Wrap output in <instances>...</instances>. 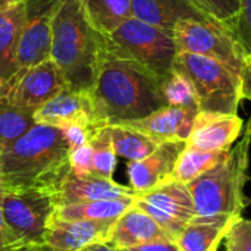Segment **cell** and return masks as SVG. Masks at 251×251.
Returning <instances> with one entry per match:
<instances>
[{
  "label": "cell",
  "mask_w": 251,
  "mask_h": 251,
  "mask_svg": "<svg viewBox=\"0 0 251 251\" xmlns=\"http://www.w3.org/2000/svg\"><path fill=\"white\" fill-rule=\"evenodd\" d=\"M106 54V40L88 21L78 0H59L51 24L50 59L68 90L90 93Z\"/></svg>",
  "instance_id": "3957f363"
},
{
  "label": "cell",
  "mask_w": 251,
  "mask_h": 251,
  "mask_svg": "<svg viewBox=\"0 0 251 251\" xmlns=\"http://www.w3.org/2000/svg\"><path fill=\"white\" fill-rule=\"evenodd\" d=\"M125 251H181L176 241L174 240H159V241H153V243H147V244H141L137 247H132L129 250Z\"/></svg>",
  "instance_id": "836d02e7"
},
{
  "label": "cell",
  "mask_w": 251,
  "mask_h": 251,
  "mask_svg": "<svg viewBox=\"0 0 251 251\" xmlns=\"http://www.w3.org/2000/svg\"><path fill=\"white\" fill-rule=\"evenodd\" d=\"M187 141H168L159 144L147 157L129 162V187L135 193H147L163 184L172 182L175 166Z\"/></svg>",
  "instance_id": "7c38bea8"
},
{
  "label": "cell",
  "mask_w": 251,
  "mask_h": 251,
  "mask_svg": "<svg viewBox=\"0 0 251 251\" xmlns=\"http://www.w3.org/2000/svg\"><path fill=\"white\" fill-rule=\"evenodd\" d=\"M3 197L4 191L0 190V251H4L3 247V235H4V219H3Z\"/></svg>",
  "instance_id": "8d00e7d4"
},
{
  "label": "cell",
  "mask_w": 251,
  "mask_h": 251,
  "mask_svg": "<svg viewBox=\"0 0 251 251\" xmlns=\"http://www.w3.org/2000/svg\"><path fill=\"white\" fill-rule=\"evenodd\" d=\"M226 251H251V221L238 216L224 238Z\"/></svg>",
  "instance_id": "f546056e"
},
{
  "label": "cell",
  "mask_w": 251,
  "mask_h": 251,
  "mask_svg": "<svg viewBox=\"0 0 251 251\" xmlns=\"http://www.w3.org/2000/svg\"><path fill=\"white\" fill-rule=\"evenodd\" d=\"M88 143L93 150V175L106 179H113V172L116 168V154L112 146L107 126L94 129L90 135Z\"/></svg>",
  "instance_id": "4316f807"
},
{
  "label": "cell",
  "mask_w": 251,
  "mask_h": 251,
  "mask_svg": "<svg viewBox=\"0 0 251 251\" xmlns=\"http://www.w3.org/2000/svg\"><path fill=\"white\" fill-rule=\"evenodd\" d=\"M26 0H0V4H6V3H24Z\"/></svg>",
  "instance_id": "74e56055"
},
{
  "label": "cell",
  "mask_w": 251,
  "mask_h": 251,
  "mask_svg": "<svg viewBox=\"0 0 251 251\" xmlns=\"http://www.w3.org/2000/svg\"><path fill=\"white\" fill-rule=\"evenodd\" d=\"M34 125V109L15 107L0 99V154L25 135Z\"/></svg>",
  "instance_id": "484cf974"
},
{
  "label": "cell",
  "mask_w": 251,
  "mask_h": 251,
  "mask_svg": "<svg viewBox=\"0 0 251 251\" xmlns=\"http://www.w3.org/2000/svg\"><path fill=\"white\" fill-rule=\"evenodd\" d=\"M25 22L18 47V72H24L47 59L51 49V24L59 0H26Z\"/></svg>",
  "instance_id": "8fae6325"
},
{
  "label": "cell",
  "mask_w": 251,
  "mask_h": 251,
  "mask_svg": "<svg viewBox=\"0 0 251 251\" xmlns=\"http://www.w3.org/2000/svg\"><path fill=\"white\" fill-rule=\"evenodd\" d=\"M54 210L56 203L50 193H4V251H25L46 246V231Z\"/></svg>",
  "instance_id": "52a82bcc"
},
{
  "label": "cell",
  "mask_w": 251,
  "mask_h": 251,
  "mask_svg": "<svg viewBox=\"0 0 251 251\" xmlns=\"http://www.w3.org/2000/svg\"><path fill=\"white\" fill-rule=\"evenodd\" d=\"M162 91L168 106H178L200 112L197 93L191 81L179 71L172 69L162 81Z\"/></svg>",
  "instance_id": "83f0119b"
},
{
  "label": "cell",
  "mask_w": 251,
  "mask_h": 251,
  "mask_svg": "<svg viewBox=\"0 0 251 251\" xmlns=\"http://www.w3.org/2000/svg\"><path fill=\"white\" fill-rule=\"evenodd\" d=\"M159 240L172 238L144 210L132 204L116 221L107 243L118 250H129L132 247Z\"/></svg>",
  "instance_id": "d6986e66"
},
{
  "label": "cell",
  "mask_w": 251,
  "mask_h": 251,
  "mask_svg": "<svg viewBox=\"0 0 251 251\" xmlns=\"http://www.w3.org/2000/svg\"><path fill=\"white\" fill-rule=\"evenodd\" d=\"M69 166H71V172L76 175L93 174V150H91L90 143L71 151Z\"/></svg>",
  "instance_id": "1f68e13d"
},
{
  "label": "cell",
  "mask_w": 251,
  "mask_h": 251,
  "mask_svg": "<svg viewBox=\"0 0 251 251\" xmlns=\"http://www.w3.org/2000/svg\"><path fill=\"white\" fill-rule=\"evenodd\" d=\"M200 12L228 28L235 22L241 3L240 0H190Z\"/></svg>",
  "instance_id": "f1b7e54d"
},
{
  "label": "cell",
  "mask_w": 251,
  "mask_h": 251,
  "mask_svg": "<svg viewBox=\"0 0 251 251\" xmlns=\"http://www.w3.org/2000/svg\"><path fill=\"white\" fill-rule=\"evenodd\" d=\"M226 151H204L191 146H185L182 153L178 157L175 172L172 176V181H178L182 184H190L209 169H212L215 165H218L224 157Z\"/></svg>",
  "instance_id": "d4e9b609"
},
{
  "label": "cell",
  "mask_w": 251,
  "mask_h": 251,
  "mask_svg": "<svg viewBox=\"0 0 251 251\" xmlns=\"http://www.w3.org/2000/svg\"><path fill=\"white\" fill-rule=\"evenodd\" d=\"M35 124L66 128L71 125H82L88 128H101L96 124L94 109L88 93L63 90L50 101L34 110Z\"/></svg>",
  "instance_id": "9a60e30c"
},
{
  "label": "cell",
  "mask_w": 251,
  "mask_h": 251,
  "mask_svg": "<svg viewBox=\"0 0 251 251\" xmlns=\"http://www.w3.org/2000/svg\"><path fill=\"white\" fill-rule=\"evenodd\" d=\"M137 193L131 187L116 184L113 179L100 178L97 175H76L68 172L60 181L59 187L53 193V199L57 206L78 204L97 200H115L135 197Z\"/></svg>",
  "instance_id": "4fadbf2b"
},
{
  "label": "cell",
  "mask_w": 251,
  "mask_h": 251,
  "mask_svg": "<svg viewBox=\"0 0 251 251\" xmlns=\"http://www.w3.org/2000/svg\"><path fill=\"white\" fill-rule=\"evenodd\" d=\"M162 81L141 65L106 51L96 84L88 93L96 124L125 125L168 106Z\"/></svg>",
  "instance_id": "6da1fadb"
},
{
  "label": "cell",
  "mask_w": 251,
  "mask_h": 251,
  "mask_svg": "<svg viewBox=\"0 0 251 251\" xmlns=\"http://www.w3.org/2000/svg\"><path fill=\"white\" fill-rule=\"evenodd\" d=\"M116 221H60L51 216L46 246L53 251H78L94 243H107Z\"/></svg>",
  "instance_id": "2e32d148"
},
{
  "label": "cell",
  "mask_w": 251,
  "mask_h": 251,
  "mask_svg": "<svg viewBox=\"0 0 251 251\" xmlns=\"http://www.w3.org/2000/svg\"><path fill=\"white\" fill-rule=\"evenodd\" d=\"M134 199L126 197L57 206L53 216L60 221H118L134 204Z\"/></svg>",
  "instance_id": "7402d4cb"
},
{
  "label": "cell",
  "mask_w": 251,
  "mask_h": 251,
  "mask_svg": "<svg viewBox=\"0 0 251 251\" xmlns=\"http://www.w3.org/2000/svg\"><path fill=\"white\" fill-rule=\"evenodd\" d=\"M1 90H3V85H1V82H0V97H1Z\"/></svg>",
  "instance_id": "ab89813d"
},
{
  "label": "cell",
  "mask_w": 251,
  "mask_h": 251,
  "mask_svg": "<svg viewBox=\"0 0 251 251\" xmlns=\"http://www.w3.org/2000/svg\"><path fill=\"white\" fill-rule=\"evenodd\" d=\"M91 25L103 35L131 18V0H78Z\"/></svg>",
  "instance_id": "603a6c76"
},
{
  "label": "cell",
  "mask_w": 251,
  "mask_h": 251,
  "mask_svg": "<svg viewBox=\"0 0 251 251\" xmlns=\"http://www.w3.org/2000/svg\"><path fill=\"white\" fill-rule=\"evenodd\" d=\"M241 100L251 101V57H246L241 69Z\"/></svg>",
  "instance_id": "e575fe53"
},
{
  "label": "cell",
  "mask_w": 251,
  "mask_h": 251,
  "mask_svg": "<svg viewBox=\"0 0 251 251\" xmlns=\"http://www.w3.org/2000/svg\"><path fill=\"white\" fill-rule=\"evenodd\" d=\"M78 251H121L118 249H115L113 246H110L109 243H94V244H90L84 249Z\"/></svg>",
  "instance_id": "d590c367"
},
{
  "label": "cell",
  "mask_w": 251,
  "mask_h": 251,
  "mask_svg": "<svg viewBox=\"0 0 251 251\" xmlns=\"http://www.w3.org/2000/svg\"><path fill=\"white\" fill-rule=\"evenodd\" d=\"M116 157L137 162L147 157L159 146L140 131L126 125H107Z\"/></svg>",
  "instance_id": "cb8c5ba5"
},
{
  "label": "cell",
  "mask_w": 251,
  "mask_h": 251,
  "mask_svg": "<svg viewBox=\"0 0 251 251\" xmlns=\"http://www.w3.org/2000/svg\"><path fill=\"white\" fill-rule=\"evenodd\" d=\"M104 40L109 54L132 60L162 79L174 69L178 54L174 32L131 16L104 35Z\"/></svg>",
  "instance_id": "5b68a950"
},
{
  "label": "cell",
  "mask_w": 251,
  "mask_h": 251,
  "mask_svg": "<svg viewBox=\"0 0 251 251\" xmlns=\"http://www.w3.org/2000/svg\"><path fill=\"white\" fill-rule=\"evenodd\" d=\"M71 147L60 128L35 124L0 154V190L53 194L71 171Z\"/></svg>",
  "instance_id": "7a4b0ae2"
},
{
  "label": "cell",
  "mask_w": 251,
  "mask_h": 251,
  "mask_svg": "<svg viewBox=\"0 0 251 251\" xmlns=\"http://www.w3.org/2000/svg\"><path fill=\"white\" fill-rule=\"evenodd\" d=\"M174 69L193 84L200 112L238 115L241 103V75L224 63L206 56L178 51Z\"/></svg>",
  "instance_id": "8992f818"
},
{
  "label": "cell",
  "mask_w": 251,
  "mask_h": 251,
  "mask_svg": "<svg viewBox=\"0 0 251 251\" xmlns=\"http://www.w3.org/2000/svg\"><path fill=\"white\" fill-rule=\"evenodd\" d=\"M25 22V3L0 4V82L7 84L18 72V47Z\"/></svg>",
  "instance_id": "ffe728a7"
},
{
  "label": "cell",
  "mask_w": 251,
  "mask_h": 251,
  "mask_svg": "<svg viewBox=\"0 0 251 251\" xmlns=\"http://www.w3.org/2000/svg\"><path fill=\"white\" fill-rule=\"evenodd\" d=\"M251 128L212 169L187 184L197 216L238 218L247 206L244 187L249 179Z\"/></svg>",
  "instance_id": "277c9868"
},
{
  "label": "cell",
  "mask_w": 251,
  "mask_h": 251,
  "mask_svg": "<svg viewBox=\"0 0 251 251\" xmlns=\"http://www.w3.org/2000/svg\"><path fill=\"white\" fill-rule=\"evenodd\" d=\"M66 88L60 69L51 59H47L16 74L3 85L0 99L10 106L35 110Z\"/></svg>",
  "instance_id": "30bf717a"
},
{
  "label": "cell",
  "mask_w": 251,
  "mask_h": 251,
  "mask_svg": "<svg viewBox=\"0 0 251 251\" xmlns=\"http://www.w3.org/2000/svg\"><path fill=\"white\" fill-rule=\"evenodd\" d=\"M244 121L238 115L199 112L187 144L204 151H226L241 137Z\"/></svg>",
  "instance_id": "5bb4252c"
},
{
  "label": "cell",
  "mask_w": 251,
  "mask_h": 251,
  "mask_svg": "<svg viewBox=\"0 0 251 251\" xmlns=\"http://www.w3.org/2000/svg\"><path fill=\"white\" fill-rule=\"evenodd\" d=\"M241 7L235 22L229 26L246 57H251V0H240Z\"/></svg>",
  "instance_id": "4dcf8cb0"
},
{
  "label": "cell",
  "mask_w": 251,
  "mask_h": 251,
  "mask_svg": "<svg viewBox=\"0 0 251 251\" xmlns=\"http://www.w3.org/2000/svg\"><path fill=\"white\" fill-rule=\"evenodd\" d=\"M131 16L169 32L185 19H210L190 0H131Z\"/></svg>",
  "instance_id": "ac0fdd59"
},
{
  "label": "cell",
  "mask_w": 251,
  "mask_h": 251,
  "mask_svg": "<svg viewBox=\"0 0 251 251\" xmlns=\"http://www.w3.org/2000/svg\"><path fill=\"white\" fill-rule=\"evenodd\" d=\"M235 219L231 216H196L175 241L181 251H218Z\"/></svg>",
  "instance_id": "44dd1931"
},
{
  "label": "cell",
  "mask_w": 251,
  "mask_h": 251,
  "mask_svg": "<svg viewBox=\"0 0 251 251\" xmlns=\"http://www.w3.org/2000/svg\"><path fill=\"white\" fill-rule=\"evenodd\" d=\"M197 113L199 112L193 109L165 106L143 119L125 125L140 131L156 144L168 141H187Z\"/></svg>",
  "instance_id": "e0dca14e"
},
{
  "label": "cell",
  "mask_w": 251,
  "mask_h": 251,
  "mask_svg": "<svg viewBox=\"0 0 251 251\" xmlns=\"http://www.w3.org/2000/svg\"><path fill=\"white\" fill-rule=\"evenodd\" d=\"M134 204L144 210L172 238L176 240L188 222L197 216L187 184L172 181L147 193H137Z\"/></svg>",
  "instance_id": "9c48e42d"
},
{
  "label": "cell",
  "mask_w": 251,
  "mask_h": 251,
  "mask_svg": "<svg viewBox=\"0 0 251 251\" xmlns=\"http://www.w3.org/2000/svg\"><path fill=\"white\" fill-rule=\"evenodd\" d=\"M94 129H97V128H88V126H82V125H71V126L63 128L62 131H63L65 138L72 151V150L87 144L90 140V135Z\"/></svg>",
  "instance_id": "d6a6232c"
},
{
  "label": "cell",
  "mask_w": 251,
  "mask_h": 251,
  "mask_svg": "<svg viewBox=\"0 0 251 251\" xmlns=\"http://www.w3.org/2000/svg\"><path fill=\"white\" fill-rule=\"evenodd\" d=\"M178 51L210 57L241 75L246 54L232 31L213 19H185L174 29Z\"/></svg>",
  "instance_id": "ba28073f"
},
{
  "label": "cell",
  "mask_w": 251,
  "mask_h": 251,
  "mask_svg": "<svg viewBox=\"0 0 251 251\" xmlns=\"http://www.w3.org/2000/svg\"><path fill=\"white\" fill-rule=\"evenodd\" d=\"M25 251H53L51 249H49L47 246H43V247H37V249H31V250H25Z\"/></svg>",
  "instance_id": "f35d334b"
}]
</instances>
